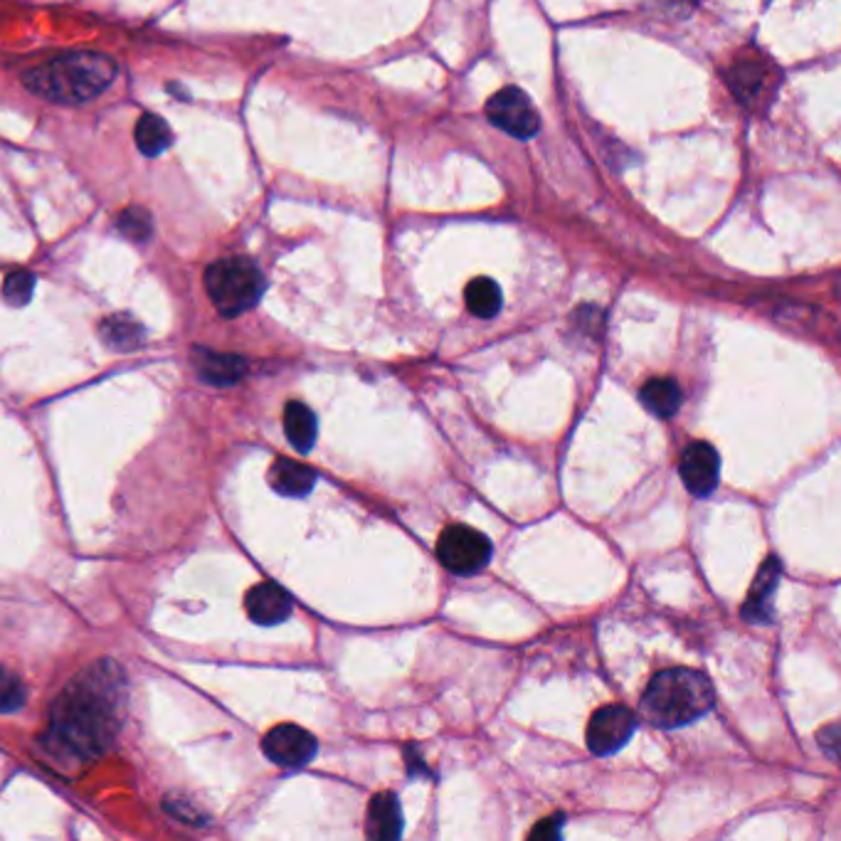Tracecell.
<instances>
[{
  "instance_id": "obj_1",
  "label": "cell",
  "mask_w": 841,
  "mask_h": 841,
  "mask_svg": "<svg viewBox=\"0 0 841 841\" xmlns=\"http://www.w3.org/2000/svg\"><path fill=\"white\" fill-rule=\"evenodd\" d=\"M126 679L114 661H97L77 673L50 711L42 746L62 762H92L109 748L121 726Z\"/></svg>"
},
{
  "instance_id": "obj_2",
  "label": "cell",
  "mask_w": 841,
  "mask_h": 841,
  "mask_svg": "<svg viewBox=\"0 0 841 841\" xmlns=\"http://www.w3.org/2000/svg\"><path fill=\"white\" fill-rule=\"evenodd\" d=\"M116 72V62L102 52H62L23 72V87L54 104H84L107 92Z\"/></svg>"
},
{
  "instance_id": "obj_3",
  "label": "cell",
  "mask_w": 841,
  "mask_h": 841,
  "mask_svg": "<svg viewBox=\"0 0 841 841\" xmlns=\"http://www.w3.org/2000/svg\"><path fill=\"white\" fill-rule=\"evenodd\" d=\"M713 686L693 669L657 673L641 696V713L657 728H681L711 711Z\"/></svg>"
},
{
  "instance_id": "obj_4",
  "label": "cell",
  "mask_w": 841,
  "mask_h": 841,
  "mask_svg": "<svg viewBox=\"0 0 841 841\" xmlns=\"http://www.w3.org/2000/svg\"><path fill=\"white\" fill-rule=\"evenodd\" d=\"M205 290L220 314L235 318L260 302L264 294V276L252 260L225 257L205 270Z\"/></svg>"
},
{
  "instance_id": "obj_5",
  "label": "cell",
  "mask_w": 841,
  "mask_h": 841,
  "mask_svg": "<svg viewBox=\"0 0 841 841\" xmlns=\"http://www.w3.org/2000/svg\"><path fill=\"white\" fill-rule=\"evenodd\" d=\"M437 558L449 573L474 575L489 566L492 544L477 528L455 524L439 534Z\"/></svg>"
},
{
  "instance_id": "obj_6",
  "label": "cell",
  "mask_w": 841,
  "mask_h": 841,
  "mask_svg": "<svg viewBox=\"0 0 841 841\" xmlns=\"http://www.w3.org/2000/svg\"><path fill=\"white\" fill-rule=\"evenodd\" d=\"M486 116L496 129L506 131L514 139H534L540 129V119L530 99L518 87H504L486 102Z\"/></svg>"
},
{
  "instance_id": "obj_7",
  "label": "cell",
  "mask_w": 841,
  "mask_h": 841,
  "mask_svg": "<svg viewBox=\"0 0 841 841\" xmlns=\"http://www.w3.org/2000/svg\"><path fill=\"white\" fill-rule=\"evenodd\" d=\"M637 730V718L625 706H602L588 723V748L595 756H612L622 750Z\"/></svg>"
},
{
  "instance_id": "obj_8",
  "label": "cell",
  "mask_w": 841,
  "mask_h": 841,
  "mask_svg": "<svg viewBox=\"0 0 841 841\" xmlns=\"http://www.w3.org/2000/svg\"><path fill=\"white\" fill-rule=\"evenodd\" d=\"M262 750L274 766L280 768H304L314 760L318 743L308 730L294 723L274 726L262 740Z\"/></svg>"
},
{
  "instance_id": "obj_9",
  "label": "cell",
  "mask_w": 841,
  "mask_h": 841,
  "mask_svg": "<svg viewBox=\"0 0 841 841\" xmlns=\"http://www.w3.org/2000/svg\"><path fill=\"white\" fill-rule=\"evenodd\" d=\"M681 479L693 496H708L718 486L721 459L708 442H691L681 455Z\"/></svg>"
},
{
  "instance_id": "obj_10",
  "label": "cell",
  "mask_w": 841,
  "mask_h": 841,
  "mask_svg": "<svg viewBox=\"0 0 841 841\" xmlns=\"http://www.w3.org/2000/svg\"><path fill=\"white\" fill-rule=\"evenodd\" d=\"M245 607H247V615H250L252 622L262 625V627L282 625L284 619L290 617L294 610L290 592L280 588V585H274V582L254 585V588L245 597Z\"/></svg>"
},
{
  "instance_id": "obj_11",
  "label": "cell",
  "mask_w": 841,
  "mask_h": 841,
  "mask_svg": "<svg viewBox=\"0 0 841 841\" xmlns=\"http://www.w3.org/2000/svg\"><path fill=\"white\" fill-rule=\"evenodd\" d=\"M193 365H195L197 378L215 387L235 385L247 371V363L240 356H232V353H217L210 348H195Z\"/></svg>"
},
{
  "instance_id": "obj_12",
  "label": "cell",
  "mask_w": 841,
  "mask_h": 841,
  "mask_svg": "<svg viewBox=\"0 0 841 841\" xmlns=\"http://www.w3.org/2000/svg\"><path fill=\"white\" fill-rule=\"evenodd\" d=\"M780 575H782V568L774 558H768L766 566L758 570V578H756V582H752L743 610H740V615H743L748 622H752V625L770 622L772 597H774V590H778Z\"/></svg>"
},
{
  "instance_id": "obj_13",
  "label": "cell",
  "mask_w": 841,
  "mask_h": 841,
  "mask_svg": "<svg viewBox=\"0 0 841 841\" xmlns=\"http://www.w3.org/2000/svg\"><path fill=\"white\" fill-rule=\"evenodd\" d=\"M365 834L378 841H393L403 834V810L393 792L375 794L365 812Z\"/></svg>"
},
{
  "instance_id": "obj_14",
  "label": "cell",
  "mask_w": 841,
  "mask_h": 841,
  "mask_svg": "<svg viewBox=\"0 0 841 841\" xmlns=\"http://www.w3.org/2000/svg\"><path fill=\"white\" fill-rule=\"evenodd\" d=\"M270 484L276 494L298 499V496H306L314 489L316 472L290 457H280L270 467Z\"/></svg>"
},
{
  "instance_id": "obj_15",
  "label": "cell",
  "mask_w": 841,
  "mask_h": 841,
  "mask_svg": "<svg viewBox=\"0 0 841 841\" xmlns=\"http://www.w3.org/2000/svg\"><path fill=\"white\" fill-rule=\"evenodd\" d=\"M284 433L296 452H312L316 442V415L304 403H286L284 407Z\"/></svg>"
},
{
  "instance_id": "obj_16",
  "label": "cell",
  "mask_w": 841,
  "mask_h": 841,
  "mask_svg": "<svg viewBox=\"0 0 841 841\" xmlns=\"http://www.w3.org/2000/svg\"><path fill=\"white\" fill-rule=\"evenodd\" d=\"M639 401L657 417H673L681 407V387L671 378H651L639 391Z\"/></svg>"
},
{
  "instance_id": "obj_17",
  "label": "cell",
  "mask_w": 841,
  "mask_h": 841,
  "mask_svg": "<svg viewBox=\"0 0 841 841\" xmlns=\"http://www.w3.org/2000/svg\"><path fill=\"white\" fill-rule=\"evenodd\" d=\"M464 302H467V308L474 316L492 318L501 312L504 296L499 284L489 280V276H477V280H472L467 290H464Z\"/></svg>"
},
{
  "instance_id": "obj_18",
  "label": "cell",
  "mask_w": 841,
  "mask_h": 841,
  "mask_svg": "<svg viewBox=\"0 0 841 841\" xmlns=\"http://www.w3.org/2000/svg\"><path fill=\"white\" fill-rule=\"evenodd\" d=\"M173 143V131L156 114H143L136 124V146L143 156L156 159Z\"/></svg>"
},
{
  "instance_id": "obj_19",
  "label": "cell",
  "mask_w": 841,
  "mask_h": 841,
  "mask_svg": "<svg viewBox=\"0 0 841 841\" xmlns=\"http://www.w3.org/2000/svg\"><path fill=\"white\" fill-rule=\"evenodd\" d=\"M99 336L114 351H134L143 341V328L129 316H112L99 326Z\"/></svg>"
},
{
  "instance_id": "obj_20",
  "label": "cell",
  "mask_w": 841,
  "mask_h": 841,
  "mask_svg": "<svg viewBox=\"0 0 841 841\" xmlns=\"http://www.w3.org/2000/svg\"><path fill=\"white\" fill-rule=\"evenodd\" d=\"M28 701V689L23 679L13 669L0 663V713H16Z\"/></svg>"
},
{
  "instance_id": "obj_21",
  "label": "cell",
  "mask_w": 841,
  "mask_h": 841,
  "mask_svg": "<svg viewBox=\"0 0 841 841\" xmlns=\"http://www.w3.org/2000/svg\"><path fill=\"white\" fill-rule=\"evenodd\" d=\"M163 807H165V812L179 819V822H183V824H191V827H205L207 824V814L188 794H181V792L165 794Z\"/></svg>"
},
{
  "instance_id": "obj_22",
  "label": "cell",
  "mask_w": 841,
  "mask_h": 841,
  "mask_svg": "<svg viewBox=\"0 0 841 841\" xmlns=\"http://www.w3.org/2000/svg\"><path fill=\"white\" fill-rule=\"evenodd\" d=\"M32 292H36V274H30L28 270L10 272L3 280V298L10 306H26L32 298Z\"/></svg>"
},
{
  "instance_id": "obj_23",
  "label": "cell",
  "mask_w": 841,
  "mask_h": 841,
  "mask_svg": "<svg viewBox=\"0 0 841 841\" xmlns=\"http://www.w3.org/2000/svg\"><path fill=\"white\" fill-rule=\"evenodd\" d=\"M116 225H119V230H121V232H124V235H126V237L136 240V242L149 240V237H151V232H153L151 215L146 213V210H143V207H136V205L126 207V210H124V213H121V215H119Z\"/></svg>"
},
{
  "instance_id": "obj_24",
  "label": "cell",
  "mask_w": 841,
  "mask_h": 841,
  "mask_svg": "<svg viewBox=\"0 0 841 841\" xmlns=\"http://www.w3.org/2000/svg\"><path fill=\"white\" fill-rule=\"evenodd\" d=\"M563 829V817H550L538 822L534 829H530V837L534 839H558Z\"/></svg>"
}]
</instances>
